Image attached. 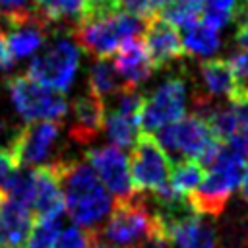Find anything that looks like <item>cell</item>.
<instances>
[{"instance_id": "obj_25", "label": "cell", "mask_w": 248, "mask_h": 248, "mask_svg": "<svg viewBox=\"0 0 248 248\" xmlns=\"http://www.w3.org/2000/svg\"><path fill=\"white\" fill-rule=\"evenodd\" d=\"M238 2L240 0H203L202 23L215 31L223 29L231 19H234Z\"/></svg>"}, {"instance_id": "obj_30", "label": "cell", "mask_w": 248, "mask_h": 248, "mask_svg": "<svg viewBox=\"0 0 248 248\" xmlns=\"http://www.w3.org/2000/svg\"><path fill=\"white\" fill-rule=\"evenodd\" d=\"M89 242H91V232L83 231L78 225H72L60 231L54 248H89Z\"/></svg>"}, {"instance_id": "obj_12", "label": "cell", "mask_w": 248, "mask_h": 248, "mask_svg": "<svg viewBox=\"0 0 248 248\" xmlns=\"http://www.w3.org/2000/svg\"><path fill=\"white\" fill-rule=\"evenodd\" d=\"M85 159L110 196H114L116 200H124L136 194L130 180L128 159L118 147L103 145V147L89 149L85 153Z\"/></svg>"}, {"instance_id": "obj_11", "label": "cell", "mask_w": 248, "mask_h": 248, "mask_svg": "<svg viewBox=\"0 0 248 248\" xmlns=\"http://www.w3.org/2000/svg\"><path fill=\"white\" fill-rule=\"evenodd\" d=\"M155 140L167 153H180L190 159H200L203 151L217 141L207 122L198 114L182 116L180 120L157 130Z\"/></svg>"}, {"instance_id": "obj_29", "label": "cell", "mask_w": 248, "mask_h": 248, "mask_svg": "<svg viewBox=\"0 0 248 248\" xmlns=\"http://www.w3.org/2000/svg\"><path fill=\"white\" fill-rule=\"evenodd\" d=\"M169 2L170 0H120V8H124L126 14H132L138 19L145 21L157 16Z\"/></svg>"}, {"instance_id": "obj_32", "label": "cell", "mask_w": 248, "mask_h": 248, "mask_svg": "<svg viewBox=\"0 0 248 248\" xmlns=\"http://www.w3.org/2000/svg\"><path fill=\"white\" fill-rule=\"evenodd\" d=\"M232 149H236L244 159H248V126H240V130L234 134V138L229 141Z\"/></svg>"}, {"instance_id": "obj_27", "label": "cell", "mask_w": 248, "mask_h": 248, "mask_svg": "<svg viewBox=\"0 0 248 248\" xmlns=\"http://www.w3.org/2000/svg\"><path fill=\"white\" fill-rule=\"evenodd\" d=\"M85 0H35V8L52 23L64 17H79Z\"/></svg>"}, {"instance_id": "obj_16", "label": "cell", "mask_w": 248, "mask_h": 248, "mask_svg": "<svg viewBox=\"0 0 248 248\" xmlns=\"http://www.w3.org/2000/svg\"><path fill=\"white\" fill-rule=\"evenodd\" d=\"M105 126V103L91 95H78L72 103V124L70 138L79 143L93 141Z\"/></svg>"}, {"instance_id": "obj_19", "label": "cell", "mask_w": 248, "mask_h": 248, "mask_svg": "<svg viewBox=\"0 0 248 248\" xmlns=\"http://www.w3.org/2000/svg\"><path fill=\"white\" fill-rule=\"evenodd\" d=\"M169 240L174 248H217L213 229L200 215H194L178 225L169 234Z\"/></svg>"}, {"instance_id": "obj_6", "label": "cell", "mask_w": 248, "mask_h": 248, "mask_svg": "<svg viewBox=\"0 0 248 248\" xmlns=\"http://www.w3.org/2000/svg\"><path fill=\"white\" fill-rule=\"evenodd\" d=\"M79 66V48L76 41L68 35L58 33L52 43L35 56L27 68V76L58 93L66 91L78 72Z\"/></svg>"}, {"instance_id": "obj_8", "label": "cell", "mask_w": 248, "mask_h": 248, "mask_svg": "<svg viewBox=\"0 0 248 248\" xmlns=\"http://www.w3.org/2000/svg\"><path fill=\"white\" fill-rule=\"evenodd\" d=\"M186 110V83L180 76L167 78L155 91L141 101L140 130L143 134L157 132L184 116Z\"/></svg>"}, {"instance_id": "obj_28", "label": "cell", "mask_w": 248, "mask_h": 248, "mask_svg": "<svg viewBox=\"0 0 248 248\" xmlns=\"http://www.w3.org/2000/svg\"><path fill=\"white\" fill-rule=\"evenodd\" d=\"M60 231H62L60 219L33 221V229H31L25 248H54Z\"/></svg>"}, {"instance_id": "obj_4", "label": "cell", "mask_w": 248, "mask_h": 248, "mask_svg": "<svg viewBox=\"0 0 248 248\" xmlns=\"http://www.w3.org/2000/svg\"><path fill=\"white\" fill-rule=\"evenodd\" d=\"M143 23L145 21L138 19L132 14L118 12L105 19H97L89 23H76L74 41L79 45L83 52L101 60L116 52L124 41L134 39L143 29Z\"/></svg>"}, {"instance_id": "obj_23", "label": "cell", "mask_w": 248, "mask_h": 248, "mask_svg": "<svg viewBox=\"0 0 248 248\" xmlns=\"http://www.w3.org/2000/svg\"><path fill=\"white\" fill-rule=\"evenodd\" d=\"M202 180H203V167L194 159H186L172 167L169 186L174 194L188 198L190 194H194L200 188Z\"/></svg>"}, {"instance_id": "obj_14", "label": "cell", "mask_w": 248, "mask_h": 248, "mask_svg": "<svg viewBox=\"0 0 248 248\" xmlns=\"http://www.w3.org/2000/svg\"><path fill=\"white\" fill-rule=\"evenodd\" d=\"M64 211V196L60 188L58 165L45 163L35 167V198L31 203L33 221L60 219Z\"/></svg>"}, {"instance_id": "obj_5", "label": "cell", "mask_w": 248, "mask_h": 248, "mask_svg": "<svg viewBox=\"0 0 248 248\" xmlns=\"http://www.w3.org/2000/svg\"><path fill=\"white\" fill-rule=\"evenodd\" d=\"M6 89L16 110L29 122H60L68 114V101L62 93L33 81L27 74L10 76Z\"/></svg>"}, {"instance_id": "obj_1", "label": "cell", "mask_w": 248, "mask_h": 248, "mask_svg": "<svg viewBox=\"0 0 248 248\" xmlns=\"http://www.w3.org/2000/svg\"><path fill=\"white\" fill-rule=\"evenodd\" d=\"M60 174V188L64 196V207L78 227L95 232L97 225L112 209V196L103 186L95 170L76 159L56 161Z\"/></svg>"}, {"instance_id": "obj_10", "label": "cell", "mask_w": 248, "mask_h": 248, "mask_svg": "<svg viewBox=\"0 0 248 248\" xmlns=\"http://www.w3.org/2000/svg\"><path fill=\"white\" fill-rule=\"evenodd\" d=\"M58 136L60 122H27L12 136V141L6 147L17 169H35L45 165Z\"/></svg>"}, {"instance_id": "obj_20", "label": "cell", "mask_w": 248, "mask_h": 248, "mask_svg": "<svg viewBox=\"0 0 248 248\" xmlns=\"http://www.w3.org/2000/svg\"><path fill=\"white\" fill-rule=\"evenodd\" d=\"M87 85H89V93L99 97L101 101H105L107 97L114 95L118 89L126 87L122 83L118 72L114 70V64H110L107 58L95 60V64L89 68Z\"/></svg>"}, {"instance_id": "obj_33", "label": "cell", "mask_w": 248, "mask_h": 248, "mask_svg": "<svg viewBox=\"0 0 248 248\" xmlns=\"http://www.w3.org/2000/svg\"><path fill=\"white\" fill-rule=\"evenodd\" d=\"M0 8L2 14H16V12H23L33 8L31 0H0Z\"/></svg>"}, {"instance_id": "obj_21", "label": "cell", "mask_w": 248, "mask_h": 248, "mask_svg": "<svg viewBox=\"0 0 248 248\" xmlns=\"http://www.w3.org/2000/svg\"><path fill=\"white\" fill-rule=\"evenodd\" d=\"M203 12V0H170L159 16L169 21L172 27L178 29H190L200 23Z\"/></svg>"}, {"instance_id": "obj_35", "label": "cell", "mask_w": 248, "mask_h": 248, "mask_svg": "<svg viewBox=\"0 0 248 248\" xmlns=\"http://www.w3.org/2000/svg\"><path fill=\"white\" fill-rule=\"evenodd\" d=\"M89 248H120V246H114V244H110V242H105L97 232H91Z\"/></svg>"}, {"instance_id": "obj_17", "label": "cell", "mask_w": 248, "mask_h": 248, "mask_svg": "<svg viewBox=\"0 0 248 248\" xmlns=\"http://www.w3.org/2000/svg\"><path fill=\"white\" fill-rule=\"evenodd\" d=\"M114 70L118 72L122 83L126 87L136 89L141 81H145L153 74V64L147 56V50L141 39H128L120 45L114 54Z\"/></svg>"}, {"instance_id": "obj_15", "label": "cell", "mask_w": 248, "mask_h": 248, "mask_svg": "<svg viewBox=\"0 0 248 248\" xmlns=\"http://www.w3.org/2000/svg\"><path fill=\"white\" fill-rule=\"evenodd\" d=\"M31 229V209L0 192V248H25Z\"/></svg>"}, {"instance_id": "obj_3", "label": "cell", "mask_w": 248, "mask_h": 248, "mask_svg": "<svg viewBox=\"0 0 248 248\" xmlns=\"http://www.w3.org/2000/svg\"><path fill=\"white\" fill-rule=\"evenodd\" d=\"M95 232L101 238L112 242L114 246H130V248L149 238L151 234H161L155 223L153 209L147 205V198L141 194L116 200L112 203L108 221Z\"/></svg>"}, {"instance_id": "obj_7", "label": "cell", "mask_w": 248, "mask_h": 248, "mask_svg": "<svg viewBox=\"0 0 248 248\" xmlns=\"http://www.w3.org/2000/svg\"><path fill=\"white\" fill-rule=\"evenodd\" d=\"M128 169L136 194H157L169 184L172 170L169 153L159 145L155 136L143 132L132 147Z\"/></svg>"}, {"instance_id": "obj_13", "label": "cell", "mask_w": 248, "mask_h": 248, "mask_svg": "<svg viewBox=\"0 0 248 248\" xmlns=\"http://www.w3.org/2000/svg\"><path fill=\"white\" fill-rule=\"evenodd\" d=\"M141 43H143V46L147 50V56H149L155 70L163 68V66H169L172 62H178L186 54L184 46H182V37L159 14L145 19Z\"/></svg>"}, {"instance_id": "obj_37", "label": "cell", "mask_w": 248, "mask_h": 248, "mask_svg": "<svg viewBox=\"0 0 248 248\" xmlns=\"http://www.w3.org/2000/svg\"><path fill=\"white\" fill-rule=\"evenodd\" d=\"M2 130H4V126H2V124H0V134H2Z\"/></svg>"}, {"instance_id": "obj_18", "label": "cell", "mask_w": 248, "mask_h": 248, "mask_svg": "<svg viewBox=\"0 0 248 248\" xmlns=\"http://www.w3.org/2000/svg\"><path fill=\"white\" fill-rule=\"evenodd\" d=\"M200 81L203 85V93L194 97V105L211 103V97L232 95V70L229 60L211 58L200 64Z\"/></svg>"}, {"instance_id": "obj_24", "label": "cell", "mask_w": 248, "mask_h": 248, "mask_svg": "<svg viewBox=\"0 0 248 248\" xmlns=\"http://www.w3.org/2000/svg\"><path fill=\"white\" fill-rule=\"evenodd\" d=\"M4 194L25 205L27 209H31V203H33V198H35V169H21V170H16L12 174V178L8 180L6 188H4Z\"/></svg>"}, {"instance_id": "obj_36", "label": "cell", "mask_w": 248, "mask_h": 248, "mask_svg": "<svg viewBox=\"0 0 248 248\" xmlns=\"http://www.w3.org/2000/svg\"><path fill=\"white\" fill-rule=\"evenodd\" d=\"M240 188H242V198H244L246 203H248V165H246V172H244V178H242Z\"/></svg>"}, {"instance_id": "obj_9", "label": "cell", "mask_w": 248, "mask_h": 248, "mask_svg": "<svg viewBox=\"0 0 248 248\" xmlns=\"http://www.w3.org/2000/svg\"><path fill=\"white\" fill-rule=\"evenodd\" d=\"M143 97L138 89L122 87L114 95L107 97L105 103V126L103 132L114 143V147H134L140 130V108Z\"/></svg>"}, {"instance_id": "obj_26", "label": "cell", "mask_w": 248, "mask_h": 248, "mask_svg": "<svg viewBox=\"0 0 248 248\" xmlns=\"http://www.w3.org/2000/svg\"><path fill=\"white\" fill-rule=\"evenodd\" d=\"M232 70V95L231 101H248V48H238L229 58Z\"/></svg>"}, {"instance_id": "obj_34", "label": "cell", "mask_w": 248, "mask_h": 248, "mask_svg": "<svg viewBox=\"0 0 248 248\" xmlns=\"http://www.w3.org/2000/svg\"><path fill=\"white\" fill-rule=\"evenodd\" d=\"M12 64H14V60H12L10 52H8L6 39H4V35H2V31H0V70H8Z\"/></svg>"}, {"instance_id": "obj_22", "label": "cell", "mask_w": 248, "mask_h": 248, "mask_svg": "<svg viewBox=\"0 0 248 248\" xmlns=\"http://www.w3.org/2000/svg\"><path fill=\"white\" fill-rule=\"evenodd\" d=\"M221 45L219 39V31L207 27L205 23H198L190 29L184 31L182 37V46L186 54H194V56H211L213 52H217Z\"/></svg>"}, {"instance_id": "obj_2", "label": "cell", "mask_w": 248, "mask_h": 248, "mask_svg": "<svg viewBox=\"0 0 248 248\" xmlns=\"http://www.w3.org/2000/svg\"><path fill=\"white\" fill-rule=\"evenodd\" d=\"M207 169V176L188 200L200 217H219L225 211L231 194L242 184L246 159L229 143H223L215 161Z\"/></svg>"}, {"instance_id": "obj_31", "label": "cell", "mask_w": 248, "mask_h": 248, "mask_svg": "<svg viewBox=\"0 0 248 248\" xmlns=\"http://www.w3.org/2000/svg\"><path fill=\"white\" fill-rule=\"evenodd\" d=\"M17 170L14 159H12V153L6 145H0V192H4L8 180L12 178V174Z\"/></svg>"}]
</instances>
